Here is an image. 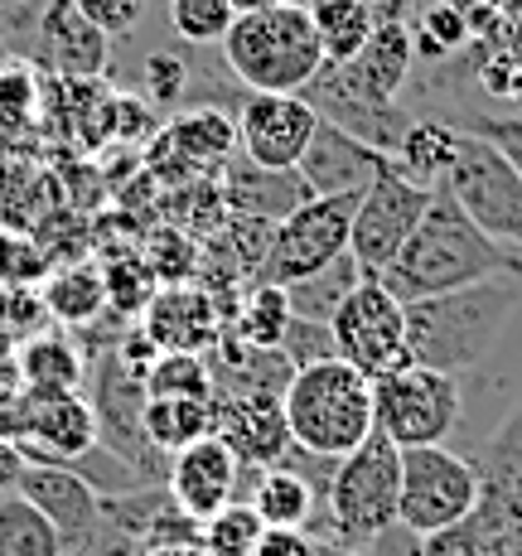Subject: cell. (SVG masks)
Wrapping results in <instances>:
<instances>
[{
	"label": "cell",
	"instance_id": "1",
	"mask_svg": "<svg viewBox=\"0 0 522 556\" xmlns=\"http://www.w3.org/2000/svg\"><path fill=\"white\" fill-rule=\"evenodd\" d=\"M488 276H522V252L494 242L460 203L435 185L421 223L411 228V238L402 242V252L392 256V266L378 281L407 305V301H425V295L464 291V286H479Z\"/></svg>",
	"mask_w": 522,
	"mask_h": 556
},
{
	"label": "cell",
	"instance_id": "2",
	"mask_svg": "<svg viewBox=\"0 0 522 556\" xmlns=\"http://www.w3.org/2000/svg\"><path fill=\"white\" fill-rule=\"evenodd\" d=\"M522 276H488L464 291L407 301V349L411 363L441 372H464L498 344L508 319L518 315Z\"/></svg>",
	"mask_w": 522,
	"mask_h": 556
},
{
	"label": "cell",
	"instance_id": "3",
	"mask_svg": "<svg viewBox=\"0 0 522 556\" xmlns=\"http://www.w3.org/2000/svg\"><path fill=\"white\" fill-rule=\"evenodd\" d=\"M281 416L301 451L344 459L378 431L372 378L358 372L348 358H324L310 363V368H295L281 392Z\"/></svg>",
	"mask_w": 522,
	"mask_h": 556
},
{
	"label": "cell",
	"instance_id": "4",
	"mask_svg": "<svg viewBox=\"0 0 522 556\" xmlns=\"http://www.w3.org/2000/svg\"><path fill=\"white\" fill-rule=\"evenodd\" d=\"M222 63L247 92H301L324 68V45L310 5L285 0V5L238 15L222 35Z\"/></svg>",
	"mask_w": 522,
	"mask_h": 556
},
{
	"label": "cell",
	"instance_id": "5",
	"mask_svg": "<svg viewBox=\"0 0 522 556\" xmlns=\"http://www.w3.org/2000/svg\"><path fill=\"white\" fill-rule=\"evenodd\" d=\"M402 513V451L382 431H372L358 451L334 465L324 489V522L329 542L368 552L387 528H397Z\"/></svg>",
	"mask_w": 522,
	"mask_h": 556
},
{
	"label": "cell",
	"instance_id": "6",
	"mask_svg": "<svg viewBox=\"0 0 522 556\" xmlns=\"http://www.w3.org/2000/svg\"><path fill=\"white\" fill-rule=\"evenodd\" d=\"M441 189L494 242L522 252V175L494 141H484L479 131H460V146H455Z\"/></svg>",
	"mask_w": 522,
	"mask_h": 556
},
{
	"label": "cell",
	"instance_id": "7",
	"mask_svg": "<svg viewBox=\"0 0 522 556\" xmlns=\"http://www.w3.org/2000/svg\"><path fill=\"white\" fill-rule=\"evenodd\" d=\"M372 412H378V431L397 451L445 445V435L460 421V378L425 363H407L372 382Z\"/></svg>",
	"mask_w": 522,
	"mask_h": 556
},
{
	"label": "cell",
	"instance_id": "8",
	"mask_svg": "<svg viewBox=\"0 0 522 556\" xmlns=\"http://www.w3.org/2000/svg\"><path fill=\"white\" fill-rule=\"evenodd\" d=\"M479 504L474 459L455 455L450 445H411L402 451V513L397 522L417 538L464 522Z\"/></svg>",
	"mask_w": 522,
	"mask_h": 556
},
{
	"label": "cell",
	"instance_id": "9",
	"mask_svg": "<svg viewBox=\"0 0 522 556\" xmlns=\"http://www.w3.org/2000/svg\"><path fill=\"white\" fill-rule=\"evenodd\" d=\"M329 329H334L339 358H348L358 372H368L372 382L411 363L407 305H402L382 281H372V276H364V281L348 291V301L334 309Z\"/></svg>",
	"mask_w": 522,
	"mask_h": 556
},
{
	"label": "cell",
	"instance_id": "10",
	"mask_svg": "<svg viewBox=\"0 0 522 556\" xmlns=\"http://www.w3.org/2000/svg\"><path fill=\"white\" fill-rule=\"evenodd\" d=\"M354 208H358V194L305 199L291 218L276 223L257 281L291 286V281H301V276L319 271V266H329L334 256H344L348 238H354Z\"/></svg>",
	"mask_w": 522,
	"mask_h": 556
},
{
	"label": "cell",
	"instance_id": "11",
	"mask_svg": "<svg viewBox=\"0 0 522 556\" xmlns=\"http://www.w3.org/2000/svg\"><path fill=\"white\" fill-rule=\"evenodd\" d=\"M425 203H431V185L407 179L397 165H387L378 179L358 194L354 208V238H348V256L358 262V271L378 281L392 266V256L402 252V242L411 238V228L421 223Z\"/></svg>",
	"mask_w": 522,
	"mask_h": 556
},
{
	"label": "cell",
	"instance_id": "12",
	"mask_svg": "<svg viewBox=\"0 0 522 556\" xmlns=\"http://www.w3.org/2000/svg\"><path fill=\"white\" fill-rule=\"evenodd\" d=\"M301 98L315 106L319 122L344 126L348 136L368 141L372 151H382V155L397 151V141L407 136V126H411V116L402 112L397 102H392V98H378V92H372L368 83L358 78L354 63L324 59V68H319L315 78L305 83Z\"/></svg>",
	"mask_w": 522,
	"mask_h": 556
},
{
	"label": "cell",
	"instance_id": "13",
	"mask_svg": "<svg viewBox=\"0 0 522 556\" xmlns=\"http://www.w3.org/2000/svg\"><path fill=\"white\" fill-rule=\"evenodd\" d=\"M319 116L301 92H247L238 112V146L247 160L271 169H295L310 146Z\"/></svg>",
	"mask_w": 522,
	"mask_h": 556
},
{
	"label": "cell",
	"instance_id": "14",
	"mask_svg": "<svg viewBox=\"0 0 522 556\" xmlns=\"http://www.w3.org/2000/svg\"><path fill=\"white\" fill-rule=\"evenodd\" d=\"M20 498H29L44 518L53 522V532L63 538V552L73 547H92L102 532V494L68 465H25L20 469Z\"/></svg>",
	"mask_w": 522,
	"mask_h": 556
},
{
	"label": "cell",
	"instance_id": "15",
	"mask_svg": "<svg viewBox=\"0 0 522 556\" xmlns=\"http://www.w3.org/2000/svg\"><path fill=\"white\" fill-rule=\"evenodd\" d=\"M238 475H242V459L232 455V445L222 441L218 431H213L204 441H194V445L169 455L165 489L189 518L204 522L238 498Z\"/></svg>",
	"mask_w": 522,
	"mask_h": 556
},
{
	"label": "cell",
	"instance_id": "16",
	"mask_svg": "<svg viewBox=\"0 0 522 556\" xmlns=\"http://www.w3.org/2000/svg\"><path fill=\"white\" fill-rule=\"evenodd\" d=\"M387 165H392V155L372 151L368 141L348 136L344 126L319 122L295 169H301V179L310 185V194L339 199V194H364V189H368Z\"/></svg>",
	"mask_w": 522,
	"mask_h": 556
},
{
	"label": "cell",
	"instance_id": "17",
	"mask_svg": "<svg viewBox=\"0 0 522 556\" xmlns=\"http://www.w3.org/2000/svg\"><path fill=\"white\" fill-rule=\"evenodd\" d=\"M141 329L160 354H208L222 339V315L208 291H194V286L179 281L155 291V301L141 315Z\"/></svg>",
	"mask_w": 522,
	"mask_h": 556
},
{
	"label": "cell",
	"instance_id": "18",
	"mask_svg": "<svg viewBox=\"0 0 522 556\" xmlns=\"http://www.w3.org/2000/svg\"><path fill=\"white\" fill-rule=\"evenodd\" d=\"M98 445V416L82 392H59V397H35L29 435L20 441L25 465H73Z\"/></svg>",
	"mask_w": 522,
	"mask_h": 556
},
{
	"label": "cell",
	"instance_id": "19",
	"mask_svg": "<svg viewBox=\"0 0 522 556\" xmlns=\"http://www.w3.org/2000/svg\"><path fill=\"white\" fill-rule=\"evenodd\" d=\"M222 203L228 213H242V218H266V223H281L291 218L310 194V185L301 179V169H271L257 165V160H228L222 165Z\"/></svg>",
	"mask_w": 522,
	"mask_h": 556
},
{
	"label": "cell",
	"instance_id": "20",
	"mask_svg": "<svg viewBox=\"0 0 522 556\" xmlns=\"http://www.w3.org/2000/svg\"><path fill=\"white\" fill-rule=\"evenodd\" d=\"M35 53L63 78H98L106 68V35L82 20L73 0H49L35 29Z\"/></svg>",
	"mask_w": 522,
	"mask_h": 556
},
{
	"label": "cell",
	"instance_id": "21",
	"mask_svg": "<svg viewBox=\"0 0 522 556\" xmlns=\"http://www.w3.org/2000/svg\"><path fill=\"white\" fill-rule=\"evenodd\" d=\"M213 431L232 445V455L242 465H262V469H271L291 445L281 402H262V397H213Z\"/></svg>",
	"mask_w": 522,
	"mask_h": 556
},
{
	"label": "cell",
	"instance_id": "22",
	"mask_svg": "<svg viewBox=\"0 0 522 556\" xmlns=\"http://www.w3.org/2000/svg\"><path fill=\"white\" fill-rule=\"evenodd\" d=\"M15 382L35 397H59V392H82L88 382V354L68 339V329H39L25 339L15 358Z\"/></svg>",
	"mask_w": 522,
	"mask_h": 556
},
{
	"label": "cell",
	"instance_id": "23",
	"mask_svg": "<svg viewBox=\"0 0 522 556\" xmlns=\"http://www.w3.org/2000/svg\"><path fill=\"white\" fill-rule=\"evenodd\" d=\"M44 309L59 329H88L102 319L106 309V281H102V266L92 262H73V266H59L44 286Z\"/></svg>",
	"mask_w": 522,
	"mask_h": 556
},
{
	"label": "cell",
	"instance_id": "24",
	"mask_svg": "<svg viewBox=\"0 0 522 556\" xmlns=\"http://www.w3.org/2000/svg\"><path fill=\"white\" fill-rule=\"evenodd\" d=\"M411 59H417V49H411L407 20H378V29H372V39L364 45V53H358V59H348V63H354L358 78H364L378 98L397 102L402 83L411 78Z\"/></svg>",
	"mask_w": 522,
	"mask_h": 556
},
{
	"label": "cell",
	"instance_id": "25",
	"mask_svg": "<svg viewBox=\"0 0 522 556\" xmlns=\"http://www.w3.org/2000/svg\"><path fill=\"white\" fill-rule=\"evenodd\" d=\"M169 146L189 160V165H228L238 151V122L218 106H189L165 126Z\"/></svg>",
	"mask_w": 522,
	"mask_h": 556
},
{
	"label": "cell",
	"instance_id": "26",
	"mask_svg": "<svg viewBox=\"0 0 522 556\" xmlns=\"http://www.w3.org/2000/svg\"><path fill=\"white\" fill-rule=\"evenodd\" d=\"M455 146H460V126H445V122H435V116H411L407 136H402L397 151H392V165L407 179H417V185L435 189L445 179V169H450Z\"/></svg>",
	"mask_w": 522,
	"mask_h": 556
},
{
	"label": "cell",
	"instance_id": "27",
	"mask_svg": "<svg viewBox=\"0 0 522 556\" xmlns=\"http://www.w3.org/2000/svg\"><path fill=\"white\" fill-rule=\"evenodd\" d=\"M247 504L262 513L266 528H310L315 508H319V489L305 475H295V469L271 465V469H262Z\"/></svg>",
	"mask_w": 522,
	"mask_h": 556
},
{
	"label": "cell",
	"instance_id": "28",
	"mask_svg": "<svg viewBox=\"0 0 522 556\" xmlns=\"http://www.w3.org/2000/svg\"><path fill=\"white\" fill-rule=\"evenodd\" d=\"M145 435L160 455L204 441L213 435V397H151L145 402Z\"/></svg>",
	"mask_w": 522,
	"mask_h": 556
},
{
	"label": "cell",
	"instance_id": "29",
	"mask_svg": "<svg viewBox=\"0 0 522 556\" xmlns=\"http://www.w3.org/2000/svg\"><path fill=\"white\" fill-rule=\"evenodd\" d=\"M310 15L319 29V45H324V59L334 63L358 59L372 39V29H378V5H368V0H315Z\"/></svg>",
	"mask_w": 522,
	"mask_h": 556
},
{
	"label": "cell",
	"instance_id": "30",
	"mask_svg": "<svg viewBox=\"0 0 522 556\" xmlns=\"http://www.w3.org/2000/svg\"><path fill=\"white\" fill-rule=\"evenodd\" d=\"M364 281V271H358L354 256H334L329 266H319V271L301 276V281L285 286V301H291V315H305V319H334V309L348 301V291Z\"/></svg>",
	"mask_w": 522,
	"mask_h": 556
},
{
	"label": "cell",
	"instance_id": "31",
	"mask_svg": "<svg viewBox=\"0 0 522 556\" xmlns=\"http://www.w3.org/2000/svg\"><path fill=\"white\" fill-rule=\"evenodd\" d=\"M479 475V494L488 498H508L522 508V412H513L504 421V431L484 445V455L474 459Z\"/></svg>",
	"mask_w": 522,
	"mask_h": 556
},
{
	"label": "cell",
	"instance_id": "32",
	"mask_svg": "<svg viewBox=\"0 0 522 556\" xmlns=\"http://www.w3.org/2000/svg\"><path fill=\"white\" fill-rule=\"evenodd\" d=\"M0 556H63V538L29 498L0 494Z\"/></svg>",
	"mask_w": 522,
	"mask_h": 556
},
{
	"label": "cell",
	"instance_id": "33",
	"mask_svg": "<svg viewBox=\"0 0 522 556\" xmlns=\"http://www.w3.org/2000/svg\"><path fill=\"white\" fill-rule=\"evenodd\" d=\"M291 325V301H285V286L271 281H252L247 301L238 309V339L252 349H276Z\"/></svg>",
	"mask_w": 522,
	"mask_h": 556
},
{
	"label": "cell",
	"instance_id": "34",
	"mask_svg": "<svg viewBox=\"0 0 522 556\" xmlns=\"http://www.w3.org/2000/svg\"><path fill=\"white\" fill-rule=\"evenodd\" d=\"M262 513L247 504V498H232L228 508H218L213 518H204V532H199V547L208 556H252L262 538Z\"/></svg>",
	"mask_w": 522,
	"mask_h": 556
},
{
	"label": "cell",
	"instance_id": "35",
	"mask_svg": "<svg viewBox=\"0 0 522 556\" xmlns=\"http://www.w3.org/2000/svg\"><path fill=\"white\" fill-rule=\"evenodd\" d=\"M151 397H213V368L204 354H160L145 368Z\"/></svg>",
	"mask_w": 522,
	"mask_h": 556
},
{
	"label": "cell",
	"instance_id": "36",
	"mask_svg": "<svg viewBox=\"0 0 522 556\" xmlns=\"http://www.w3.org/2000/svg\"><path fill=\"white\" fill-rule=\"evenodd\" d=\"M238 10L232 0H169V25L184 45H222Z\"/></svg>",
	"mask_w": 522,
	"mask_h": 556
},
{
	"label": "cell",
	"instance_id": "37",
	"mask_svg": "<svg viewBox=\"0 0 522 556\" xmlns=\"http://www.w3.org/2000/svg\"><path fill=\"white\" fill-rule=\"evenodd\" d=\"M102 281H106V309H116V315H126V319L145 315V305H151L155 291H160L155 286L160 276L151 271V262H141V256L102 266Z\"/></svg>",
	"mask_w": 522,
	"mask_h": 556
},
{
	"label": "cell",
	"instance_id": "38",
	"mask_svg": "<svg viewBox=\"0 0 522 556\" xmlns=\"http://www.w3.org/2000/svg\"><path fill=\"white\" fill-rule=\"evenodd\" d=\"M141 88H145V98H151V106H184L189 92H194V68H189L184 53L160 49L145 59Z\"/></svg>",
	"mask_w": 522,
	"mask_h": 556
},
{
	"label": "cell",
	"instance_id": "39",
	"mask_svg": "<svg viewBox=\"0 0 522 556\" xmlns=\"http://www.w3.org/2000/svg\"><path fill=\"white\" fill-rule=\"evenodd\" d=\"M464 45H470V20L455 5H445V0H435L417 20V29H411V49L425 53V59H445V53H455Z\"/></svg>",
	"mask_w": 522,
	"mask_h": 556
},
{
	"label": "cell",
	"instance_id": "40",
	"mask_svg": "<svg viewBox=\"0 0 522 556\" xmlns=\"http://www.w3.org/2000/svg\"><path fill=\"white\" fill-rule=\"evenodd\" d=\"M281 349L291 358V368H310V363H324V358H339V344H334V329L324 319H305V315H291L281 334Z\"/></svg>",
	"mask_w": 522,
	"mask_h": 556
},
{
	"label": "cell",
	"instance_id": "41",
	"mask_svg": "<svg viewBox=\"0 0 522 556\" xmlns=\"http://www.w3.org/2000/svg\"><path fill=\"white\" fill-rule=\"evenodd\" d=\"M49 319L44 309V295L25 291V286H10V291H0V334L10 329V339H29L39 334Z\"/></svg>",
	"mask_w": 522,
	"mask_h": 556
},
{
	"label": "cell",
	"instance_id": "42",
	"mask_svg": "<svg viewBox=\"0 0 522 556\" xmlns=\"http://www.w3.org/2000/svg\"><path fill=\"white\" fill-rule=\"evenodd\" d=\"M39 106V78L29 59L0 63V116H29Z\"/></svg>",
	"mask_w": 522,
	"mask_h": 556
},
{
	"label": "cell",
	"instance_id": "43",
	"mask_svg": "<svg viewBox=\"0 0 522 556\" xmlns=\"http://www.w3.org/2000/svg\"><path fill=\"white\" fill-rule=\"evenodd\" d=\"M73 5H78L82 20L98 25L106 39L131 35V29L141 25V15H145V0H73Z\"/></svg>",
	"mask_w": 522,
	"mask_h": 556
},
{
	"label": "cell",
	"instance_id": "44",
	"mask_svg": "<svg viewBox=\"0 0 522 556\" xmlns=\"http://www.w3.org/2000/svg\"><path fill=\"white\" fill-rule=\"evenodd\" d=\"M421 556H484V547H479V532L464 518V522L431 532V538H421Z\"/></svg>",
	"mask_w": 522,
	"mask_h": 556
},
{
	"label": "cell",
	"instance_id": "45",
	"mask_svg": "<svg viewBox=\"0 0 522 556\" xmlns=\"http://www.w3.org/2000/svg\"><path fill=\"white\" fill-rule=\"evenodd\" d=\"M112 126H116V136H126V141H145V136L155 131L151 102H141V98H116V102H112Z\"/></svg>",
	"mask_w": 522,
	"mask_h": 556
},
{
	"label": "cell",
	"instance_id": "46",
	"mask_svg": "<svg viewBox=\"0 0 522 556\" xmlns=\"http://www.w3.org/2000/svg\"><path fill=\"white\" fill-rule=\"evenodd\" d=\"M319 542L305 528H262L252 556H315Z\"/></svg>",
	"mask_w": 522,
	"mask_h": 556
},
{
	"label": "cell",
	"instance_id": "47",
	"mask_svg": "<svg viewBox=\"0 0 522 556\" xmlns=\"http://www.w3.org/2000/svg\"><path fill=\"white\" fill-rule=\"evenodd\" d=\"M470 131H479L484 141H494L498 151L518 165V175H522V122H518V116H484V122H474Z\"/></svg>",
	"mask_w": 522,
	"mask_h": 556
},
{
	"label": "cell",
	"instance_id": "48",
	"mask_svg": "<svg viewBox=\"0 0 522 556\" xmlns=\"http://www.w3.org/2000/svg\"><path fill=\"white\" fill-rule=\"evenodd\" d=\"M39 15H44V5H39V0H20V5L0 10V45L10 49V39H35Z\"/></svg>",
	"mask_w": 522,
	"mask_h": 556
},
{
	"label": "cell",
	"instance_id": "49",
	"mask_svg": "<svg viewBox=\"0 0 522 556\" xmlns=\"http://www.w3.org/2000/svg\"><path fill=\"white\" fill-rule=\"evenodd\" d=\"M92 556H141V542L131 532H116V528H102L98 542H92Z\"/></svg>",
	"mask_w": 522,
	"mask_h": 556
},
{
	"label": "cell",
	"instance_id": "50",
	"mask_svg": "<svg viewBox=\"0 0 522 556\" xmlns=\"http://www.w3.org/2000/svg\"><path fill=\"white\" fill-rule=\"evenodd\" d=\"M20 469H25V455H20V445L0 441V494H15Z\"/></svg>",
	"mask_w": 522,
	"mask_h": 556
},
{
	"label": "cell",
	"instance_id": "51",
	"mask_svg": "<svg viewBox=\"0 0 522 556\" xmlns=\"http://www.w3.org/2000/svg\"><path fill=\"white\" fill-rule=\"evenodd\" d=\"M141 556H208L199 542H160V547H141Z\"/></svg>",
	"mask_w": 522,
	"mask_h": 556
},
{
	"label": "cell",
	"instance_id": "52",
	"mask_svg": "<svg viewBox=\"0 0 522 556\" xmlns=\"http://www.w3.org/2000/svg\"><path fill=\"white\" fill-rule=\"evenodd\" d=\"M315 556H368V552H358V547H344V542H319Z\"/></svg>",
	"mask_w": 522,
	"mask_h": 556
},
{
	"label": "cell",
	"instance_id": "53",
	"mask_svg": "<svg viewBox=\"0 0 522 556\" xmlns=\"http://www.w3.org/2000/svg\"><path fill=\"white\" fill-rule=\"evenodd\" d=\"M445 5H455V10H460V15H464V20H474L479 10H488V5H494V0H445Z\"/></svg>",
	"mask_w": 522,
	"mask_h": 556
},
{
	"label": "cell",
	"instance_id": "54",
	"mask_svg": "<svg viewBox=\"0 0 522 556\" xmlns=\"http://www.w3.org/2000/svg\"><path fill=\"white\" fill-rule=\"evenodd\" d=\"M271 5H285V0H232L238 15H247V10H271Z\"/></svg>",
	"mask_w": 522,
	"mask_h": 556
},
{
	"label": "cell",
	"instance_id": "55",
	"mask_svg": "<svg viewBox=\"0 0 522 556\" xmlns=\"http://www.w3.org/2000/svg\"><path fill=\"white\" fill-rule=\"evenodd\" d=\"M10 5H20V0H0V10H10Z\"/></svg>",
	"mask_w": 522,
	"mask_h": 556
}]
</instances>
